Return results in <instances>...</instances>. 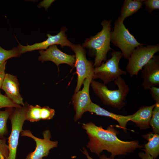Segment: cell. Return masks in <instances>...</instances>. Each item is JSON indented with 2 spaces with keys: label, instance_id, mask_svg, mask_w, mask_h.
<instances>
[{
  "label": "cell",
  "instance_id": "cell-11",
  "mask_svg": "<svg viewBox=\"0 0 159 159\" xmlns=\"http://www.w3.org/2000/svg\"><path fill=\"white\" fill-rule=\"evenodd\" d=\"M66 30L65 28H63L60 32L56 35H51L47 34L48 38L45 41L32 45L27 44L25 46L19 43L17 47L20 50L21 54L36 50L46 49L48 47L56 44L60 45L62 47L67 46L71 47L73 44L67 39L65 33Z\"/></svg>",
  "mask_w": 159,
  "mask_h": 159
},
{
  "label": "cell",
  "instance_id": "cell-10",
  "mask_svg": "<svg viewBox=\"0 0 159 159\" xmlns=\"http://www.w3.org/2000/svg\"><path fill=\"white\" fill-rule=\"evenodd\" d=\"M93 74L90 75L84 80L82 90L74 93L72 96V103L76 112L74 117L75 121L80 118L83 113L87 111L89 106L92 102L89 94V87L93 79Z\"/></svg>",
  "mask_w": 159,
  "mask_h": 159
},
{
  "label": "cell",
  "instance_id": "cell-3",
  "mask_svg": "<svg viewBox=\"0 0 159 159\" xmlns=\"http://www.w3.org/2000/svg\"><path fill=\"white\" fill-rule=\"evenodd\" d=\"M111 20H104L101 23L102 30L95 35L87 39L83 44V47L95 51V62L93 67L99 66L106 60L107 54L109 50L111 42Z\"/></svg>",
  "mask_w": 159,
  "mask_h": 159
},
{
  "label": "cell",
  "instance_id": "cell-27",
  "mask_svg": "<svg viewBox=\"0 0 159 159\" xmlns=\"http://www.w3.org/2000/svg\"><path fill=\"white\" fill-rule=\"evenodd\" d=\"M7 61L0 66V89H1L5 75V69Z\"/></svg>",
  "mask_w": 159,
  "mask_h": 159
},
{
  "label": "cell",
  "instance_id": "cell-7",
  "mask_svg": "<svg viewBox=\"0 0 159 159\" xmlns=\"http://www.w3.org/2000/svg\"><path fill=\"white\" fill-rule=\"evenodd\" d=\"M143 45L137 47L128 59L126 70L131 77H137L139 71L159 51L158 44L146 46Z\"/></svg>",
  "mask_w": 159,
  "mask_h": 159
},
{
  "label": "cell",
  "instance_id": "cell-24",
  "mask_svg": "<svg viewBox=\"0 0 159 159\" xmlns=\"http://www.w3.org/2000/svg\"><path fill=\"white\" fill-rule=\"evenodd\" d=\"M9 154V147L6 138L0 139V159H7Z\"/></svg>",
  "mask_w": 159,
  "mask_h": 159
},
{
  "label": "cell",
  "instance_id": "cell-19",
  "mask_svg": "<svg viewBox=\"0 0 159 159\" xmlns=\"http://www.w3.org/2000/svg\"><path fill=\"white\" fill-rule=\"evenodd\" d=\"M143 137L148 141L145 145V153L155 159L159 154V135L153 132L143 135Z\"/></svg>",
  "mask_w": 159,
  "mask_h": 159
},
{
  "label": "cell",
  "instance_id": "cell-23",
  "mask_svg": "<svg viewBox=\"0 0 159 159\" xmlns=\"http://www.w3.org/2000/svg\"><path fill=\"white\" fill-rule=\"evenodd\" d=\"M21 106L17 104L5 95L2 94L0 91V109L4 107H19Z\"/></svg>",
  "mask_w": 159,
  "mask_h": 159
},
{
  "label": "cell",
  "instance_id": "cell-30",
  "mask_svg": "<svg viewBox=\"0 0 159 159\" xmlns=\"http://www.w3.org/2000/svg\"><path fill=\"white\" fill-rule=\"evenodd\" d=\"M53 1V0L49 1L46 4L47 0L44 1L39 4L38 6L39 8L44 7L47 9Z\"/></svg>",
  "mask_w": 159,
  "mask_h": 159
},
{
  "label": "cell",
  "instance_id": "cell-22",
  "mask_svg": "<svg viewBox=\"0 0 159 159\" xmlns=\"http://www.w3.org/2000/svg\"><path fill=\"white\" fill-rule=\"evenodd\" d=\"M152 117L150 121V126L152 128L153 132L159 134V103H155Z\"/></svg>",
  "mask_w": 159,
  "mask_h": 159
},
{
  "label": "cell",
  "instance_id": "cell-14",
  "mask_svg": "<svg viewBox=\"0 0 159 159\" xmlns=\"http://www.w3.org/2000/svg\"><path fill=\"white\" fill-rule=\"evenodd\" d=\"M19 85L16 76L6 73L1 89L5 92V95L13 102L23 106L24 103L19 92Z\"/></svg>",
  "mask_w": 159,
  "mask_h": 159
},
{
  "label": "cell",
  "instance_id": "cell-25",
  "mask_svg": "<svg viewBox=\"0 0 159 159\" xmlns=\"http://www.w3.org/2000/svg\"><path fill=\"white\" fill-rule=\"evenodd\" d=\"M143 4L145 5L146 10L150 14L153 11L159 9V0H144Z\"/></svg>",
  "mask_w": 159,
  "mask_h": 159
},
{
  "label": "cell",
  "instance_id": "cell-20",
  "mask_svg": "<svg viewBox=\"0 0 159 159\" xmlns=\"http://www.w3.org/2000/svg\"><path fill=\"white\" fill-rule=\"evenodd\" d=\"M14 109V107H7L4 111H0V139L5 138L8 134L7 122Z\"/></svg>",
  "mask_w": 159,
  "mask_h": 159
},
{
  "label": "cell",
  "instance_id": "cell-13",
  "mask_svg": "<svg viewBox=\"0 0 159 159\" xmlns=\"http://www.w3.org/2000/svg\"><path fill=\"white\" fill-rule=\"evenodd\" d=\"M142 75L143 88L149 90L152 87L159 86V56L154 57L142 69Z\"/></svg>",
  "mask_w": 159,
  "mask_h": 159
},
{
  "label": "cell",
  "instance_id": "cell-28",
  "mask_svg": "<svg viewBox=\"0 0 159 159\" xmlns=\"http://www.w3.org/2000/svg\"><path fill=\"white\" fill-rule=\"evenodd\" d=\"M83 151L82 152L86 155L88 159H93L89 155L87 150L86 149L83 148ZM99 159H114V158L111 157L107 158L105 155H102L100 156Z\"/></svg>",
  "mask_w": 159,
  "mask_h": 159
},
{
  "label": "cell",
  "instance_id": "cell-4",
  "mask_svg": "<svg viewBox=\"0 0 159 159\" xmlns=\"http://www.w3.org/2000/svg\"><path fill=\"white\" fill-rule=\"evenodd\" d=\"M111 41L121 50L123 56L127 59L137 47L146 44L140 43L137 41L119 17L116 20L113 30L111 32Z\"/></svg>",
  "mask_w": 159,
  "mask_h": 159
},
{
  "label": "cell",
  "instance_id": "cell-26",
  "mask_svg": "<svg viewBox=\"0 0 159 159\" xmlns=\"http://www.w3.org/2000/svg\"><path fill=\"white\" fill-rule=\"evenodd\" d=\"M152 97L155 101V103H159V88L157 87H152L149 89Z\"/></svg>",
  "mask_w": 159,
  "mask_h": 159
},
{
  "label": "cell",
  "instance_id": "cell-5",
  "mask_svg": "<svg viewBox=\"0 0 159 159\" xmlns=\"http://www.w3.org/2000/svg\"><path fill=\"white\" fill-rule=\"evenodd\" d=\"M111 57L99 67L94 68L92 79L99 78L106 85L115 81L121 75H125L126 72L119 68V63L123 55L121 52L113 51Z\"/></svg>",
  "mask_w": 159,
  "mask_h": 159
},
{
  "label": "cell",
  "instance_id": "cell-6",
  "mask_svg": "<svg viewBox=\"0 0 159 159\" xmlns=\"http://www.w3.org/2000/svg\"><path fill=\"white\" fill-rule=\"evenodd\" d=\"M29 105L26 102L21 107L15 108L9 118L11 124V131L8 138L9 154L7 159H16L19 137L23 130V126L26 120V114Z\"/></svg>",
  "mask_w": 159,
  "mask_h": 159
},
{
  "label": "cell",
  "instance_id": "cell-17",
  "mask_svg": "<svg viewBox=\"0 0 159 159\" xmlns=\"http://www.w3.org/2000/svg\"><path fill=\"white\" fill-rule=\"evenodd\" d=\"M155 103L150 106L140 107L134 114L130 120L141 130H146L150 127V121Z\"/></svg>",
  "mask_w": 159,
  "mask_h": 159
},
{
  "label": "cell",
  "instance_id": "cell-15",
  "mask_svg": "<svg viewBox=\"0 0 159 159\" xmlns=\"http://www.w3.org/2000/svg\"><path fill=\"white\" fill-rule=\"evenodd\" d=\"M55 114L54 109L48 106L42 107L38 105H29L26 112V120L31 122H38L41 119H52Z\"/></svg>",
  "mask_w": 159,
  "mask_h": 159
},
{
  "label": "cell",
  "instance_id": "cell-2",
  "mask_svg": "<svg viewBox=\"0 0 159 159\" xmlns=\"http://www.w3.org/2000/svg\"><path fill=\"white\" fill-rule=\"evenodd\" d=\"M114 82L118 88L113 90L109 89L103 83L93 80L90 85L95 93L103 104L120 110L125 105V101L129 88L121 76L115 80Z\"/></svg>",
  "mask_w": 159,
  "mask_h": 159
},
{
  "label": "cell",
  "instance_id": "cell-29",
  "mask_svg": "<svg viewBox=\"0 0 159 159\" xmlns=\"http://www.w3.org/2000/svg\"><path fill=\"white\" fill-rule=\"evenodd\" d=\"M138 155L141 159H154L149 154L145 152H140L138 153Z\"/></svg>",
  "mask_w": 159,
  "mask_h": 159
},
{
  "label": "cell",
  "instance_id": "cell-8",
  "mask_svg": "<svg viewBox=\"0 0 159 159\" xmlns=\"http://www.w3.org/2000/svg\"><path fill=\"white\" fill-rule=\"evenodd\" d=\"M75 53L74 67L76 69L77 78L74 93L79 91L84 80L90 75L93 73V63L86 58L85 51L80 44H73L71 47Z\"/></svg>",
  "mask_w": 159,
  "mask_h": 159
},
{
  "label": "cell",
  "instance_id": "cell-12",
  "mask_svg": "<svg viewBox=\"0 0 159 159\" xmlns=\"http://www.w3.org/2000/svg\"><path fill=\"white\" fill-rule=\"evenodd\" d=\"M40 56L39 60L42 63L50 61L54 63L57 66L58 71L59 66L61 64H67L72 67L74 66L75 56L67 54L60 50L56 45L49 47L46 50H39Z\"/></svg>",
  "mask_w": 159,
  "mask_h": 159
},
{
  "label": "cell",
  "instance_id": "cell-18",
  "mask_svg": "<svg viewBox=\"0 0 159 159\" xmlns=\"http://www.w3.org/2000/svg\"><path fill=\"white\" fill-rule=\"evenodd\" d=\"M144 0H125L121 9L120 15L119 17L121 21L123 22L127 17L135 13L142 8Z\"/></svg>",
  "mask_w": 159,
  "mask_h": 159
},
{
  "label": "cell",
  "instance_id": "cell-16",
  "mask_svg": "<svg viewBox=\"0 0 159 159\" xmlns=\"http://www.w3.org/2000/svg\"><path fill=\"white\" fill-rule=\"evenodd\" d=\"M87 111L95 113L97 115L109 117L116 120L119 123L120 127L126 132V125L127 122L130 121L132 117V115L124 116L110 112L92 102L89 106Z\"/></svg>",
  "mask_w": 159,
  "mask_h": 159
},
{
  "label": "cell",
  "instance_id": "cell-21",
  "mask_svg": "<svg viewBox=\"0 0 159 159\" xmlns=\"http://www.w3.org/2000/svg\"><path fill=\"white\" fill-rule=\"evenodd\" d=\"M21 54L18 47H14L11 50H6L0 46V66L8 59L13 57H19Z\"/></svg>",
  "mask_w": 159,
  "mask_h": 159
},
{
  "label": "cell",
  "instance_id": "cell-1",
  "mask_svg": "<svg viewBox=\"0 0 159 159\" xmlns=\"http://www.w3.org/2000/svg\"><path fill=\"white\" fill-rule=\"evenodd\" d=\"M82 127L89 138L87 147L98 156L103 150H106L111 154L110 157L114 158L117 155H126L136 149L143 148L138 141L120 140L117 136L119 134V131L112 125L105 129L90 122L83 124Z\"/></svg>",
  "mask_w": 159,
  "mask_h": 159
},
{
  "label": "cell",
  "instance_id": "cell-9",
  "mask_svg": "<svg viewBox=\"0 0 159 159\" xmlns=\"http://www.w3.org/2000/svg\"><path fill=\"white\" fill-rule=\"evenodd\" d=\"M43 138L41 139L33 135L29 130H25L21 131V136H26L33 139L36 145L35 150L29 153L26 159H42L48 155L51 149L57 146V141L50 140L51 134L49 130H47L43 131Z\"/></svg>",
  "mask_w": 159,
  "mask_h": 159
}]
</instances>
